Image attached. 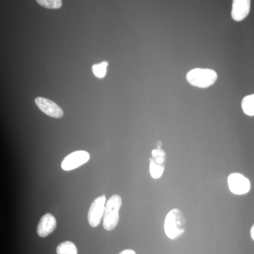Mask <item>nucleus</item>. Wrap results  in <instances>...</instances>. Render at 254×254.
Instances as JSON below:
<instances>
[{
    "instance_id": "nucleus-13",
    "label": "nucleus",
    "mask_w": 254,
    "mask_h": 254,
    "mask_svg": "<svg viewBox=\"0 0 254 254\" xmlns=\"http://www.w3.org/2000/svg\"><path fill=\"white\" fill-rule=\"evenodd\" d=\"M108 63H107V62H103L102 63L93 65V66H92L93 74H94L97 78H104L105 75H106L107 66H108Z\"/></svg>"
},
{
    "instance_id": "nucleus-6",
    "label": "nucleus",
    "mask_w": 254,
    "mask_h": 254,
    "mask_svg": "<svg viewBox=\"0 0 254 254\" xmlns=\"http://www.w3.org/2000/svg\"><path fill=\"white\" fill-rule=\"evenodd\" d=\"M106 197L100 195L93 200L88 213V220L92 227H96L100 225L102 218L104 216Z\"/></svg>"
},
{
    "instance_id": "nucleus-11",
    "label": "nucleus",
    "mask_w": 254,
    "mask_h": 254,
    "mask_svg": "<svg viewBox=\"0 0 254 254\" xmlns=\"http://www.w3.org/2000/svg\"><path fill=\"white\" fill-rule=\"evenodd\" d=\"M242 108L245 115L254 116V94L247 95L242 101Z\"/></svg>"
},
{
    "instance_id": "nucleus-7",
    "label": "nucleus",
    "mask_w": 254,
    "mask_h": 254,
    "mask_svg": "<svg viewBox=\"0 0 254 254\" xmlns=\"http://www.w3.org/2000/svg\"><path fill=\"white\" fill-rule=\"evenodd\" d=\"M90 155L84 150H77L65 157L62 162V169L64 171H70L79 168L89 160Z\"/></svg>"
},
{
    "instance_id": "nucleus-9",
    "label": "nucleus",
    "mask_w": 254,
    "mask_h": 254,
    "mask_svg": "<svg viewBox=\"0 0 254 254\" xmlns=\"http://www.w3.org/2000/svg\"><path fill=\"white\" fill-rule=\"evenodd\" d=\"M251 0H233L232 18L235 21H242L250 12Z\"/></svg>"
},
{
    "instance_id": "nucleus-16",
    "label": "nucleus",
    "mask_w": 254,
    "mask_h": 254,
    "mask_svg": "<svg viewBox=\"0 0 254 254\" xmlns=\"http://www.w3.org/2000/svg\"><path fill=\"white\" fill-rule=\"evenodd\" d=\"M251 237H252V240L254 241V224L253 226L252 227V229H251Z\"/></svg>"
},
{
    "instance_id": "nucleus-2",
    "label": "nucleus",
    "mask_w": 254,
    "mask_h": 254,
    "mask_svg": "<svg viewBox=\"0 0 254 254\" xmlns=\"http://www.w3.org/2000/svg\"><path fill=\"white\" fill-rule=\"evenodd\" d=\"M123 204V200L120 195L115 194L110 197L105 205L103 216V227L108 231L114 230L120 220V210Z\"/></svg>"
},
{
    "instance_id": "nucleus-17",
    "label": "nucleus",
    "mask_w": 254,
    "mask_h": 254,
    "mask_svg": "<svg viewBox=\"0 0 254 254\" xmlns=\"http://www.w3.org/2000/svg\"><path fill=\"white\" fill-rule=\"evenodd\" d=\"M162 145H163V143H162L161 141H159L157 142L156 145H157V148H161Z\"/></svg>"
},
{
    "instance_id": "nucleus-15",
    "label": "nucleus",
    "mask_w": 254,
    "mask_h": 254,
    "mask_svg": "<svg viewBox=\"0 0 254 254\" xmlns=\"http://www.w3.org/2000/svg\"><path fill=\"white\" fill-rule=\"evenodd\" d=\"M120 254H136V252L131 250H125L123 251Z\"/></svg>"
},
{
    "instance_id": "nucleus-4",
    "label": "nucleus",
    "mask_w": 254,
    "mask_h": 254,
    "mask_svg": "<svg viewBox=\"0 0 254 254\" xmlns=\"http://www.w3.org/2000/svg\"><path fill=\"white\" fill-rule=\"evenodd\" d=\"M166 163V153L163 148L152 150L150 158V174L155 180L163 176Z\"/></svg>"
},
{
    "instance_id": "nucleus-5",
    "label": "nucleus",
    "mask_w": 254,
    "mask_h": 254,
    "mask_svg": "<svg viewBox=\"0 0 254 254\" xmlns=\"http://www.w3.org/2000/svg\"><path fill=\"white\" fill-rule=\"evenodd\" d=\"M229 189L233 194L245 195L251 190V182L240 173H232L227 177Z\"/></svg>"
},
{
    "instance_id": "nucleus-1",
    "label": "nucleus",
    "mask_w": 254,
    "mask_h": 254,
    "mask_svg": "<svg viewBox=\"0 0 254 254\" xmlns=\"http://www.w3.org/2000/svg\"><path fill=\"white\" fill-rule=\"evenodd\" d=\"M187 222L182 210L173 208L167 214L164 228L167 237L170 240H177L185 233Z\"/></svg>"
},
{
    "instance_id": "nucleus-12",
    "label": "nucleus",
    "mask_w": 254,
    "mask_h": 254,
    "mask_svg": "<svg viewBox=\"0 0 254 254\" xmlns=\"http://www.w3.org/2000/svg\"><path fill=\"white\" fill-rule=\"evenodd\" d=\"M58 254H78L77 248L73 242L66 241L57 247Z\"/></svg>"
},
{
    "instance_id": "nucleus-14",
    "label": "nucleus",
    "mask_w": 254,
    "mask_h": 254,
    "mask_svg": "<svg viewBox=\"0 0 254 254\" xmlns=\"http://www.w3.org/2000/svg\"><path fill=\"white\" fill-rule=\"evenodd\" d=\"M37 2L47 9H60L63 5L62 0H36Z\"/></svg>"
},
{
    "instance_id": "nucleus-8",
    "label": "nucleus",
    "mask_w": 254,
    "mask_h": 254,
    "mask_svg": "<svg viewBox=\"0 0 254 254\" xmlns=\"http://www.w3.org/2000/svg\"><path fill=\"white\" fill-rule=\"evenodd\" d=\"M35 101L38 108L48 116L54 118H61L63 116V110L54 102L42 97L36 98Z\"/></svg>"
},
{
    "instance_id": "nucleus-3",
    "label": "nucleus",
    "mask_w": 254,
    "mask_h": 254,
    "mask_svg": "<svg viewBox=\"0 0 254 254\" xmlns=\"http://www.w3.org/2000/svg\"><path fill=\"white\" fill-rule=\"evenodd\" d=\"M218 74L210 68H195L187 74V80L191 86L205 88L212 86L217 81Z\"/></svg>"
},
{
    "instance_id": "nucleus-10",
    "label": "nucleus",
    "mask_w": 254,
    "mask_h": 254,
    "mask_svg": "<svg viewBox=\"0 0 254 254\" xmlns=\"http://www.w3.org/2000/svg\"><path fill=\"white\" fill-rule=\"evenodd\" d=\"M56 227V219L52 214L47 213L40 220L37 227V233L39 237H46L54 232Z\"/></svg>"
}]
</instances>
